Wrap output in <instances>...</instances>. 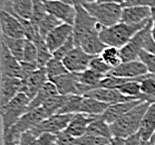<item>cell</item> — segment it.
<instances>
[{
    "label": "cell",
    "mask_w": 155,
    "mask_h": 145,
    "mask_svg": "<svg viewBox=\"0 0 155 145\" xmlns=\"http://www.w3.org/2000/svg\"><path fill=\"white\" fill-rule=\"evenodd\" d=\"M108 104L103 102H99L97 99L91 98L87 96H83L81 103V108H79V114H87V115H95V116H101L104 114L107 108Z\"/></svg>",
    "instance_id": "cb8c5ba5"
},
{
    "label": "cell",
    "mask_w": 155,
    "mask_h": 145,
    "mask_svg": "<svg viewBox=\"0 0 155 145\" xmlns=\"http://www.w3.org/2000/svg\"><path fill=\"white\" fill-rule=\"evenodd\" d=\"M152 18V8L147 6H126L123 8L120 22L137 25L148 21Z\"/></svg>",
    "instance_id": "9a60e30c"
},
{
    "label": "cell",
    "mask_w": 155,
    "mask_h": 145,
    "mask_svg": "<svg viewBox=\"0 0 155 145\" xmlns=\"http://www.w3.org/2000/svg\"><path fill=\"white\" fill-rule=\"evenodd\" d=\"M134 1H135V0H124L123 7H126V6H132Z\"/></svg>",
    "instance_id": "681fc988"
},
{
    "label": "cell",
    "mask_w": 155,
    "mask_h": 145,
    "mask_svg": "<svg viewBox=\"0 0 155 145\" xmlns=\"http://www.w3.org/2000/svg\"><path fill=\"white\" fill-rule=\"evenodd\" d=\"M142 141L143 140L141 138L140 134L136 133V134L132 135V136H130V137H127L125 140V145H141Z\"/></svg>",
    "instance_id": "b9f144b4"
},
{
    "label": "cell",
    "mask_w": 155,
    "mask_h": 145,
    "mask_svg": "<svg viewBox=\"0 0 155 145\" xmlns=\"http://www.w3.org/2000/svg\"><path fill=\"white\" fill-rule=\"evenodd\" d=\"M75 47H76V46H75L74 34H73V36H71L67 41L64 44V45L60 47V48H58V49H57L56 51L53 54V55H54V57H55V58H57V59L63 60L65 57L67 56L68 54L71 53V50L74 49Z\"/></svg>",
    "instance_id": "d590c367"
},
{
    "label": "cell",
    "mask_w": 155,
    "mask_h": 145,
    "mask_svg": "<svg viewBox=\"0 0 155 145\" xmlns=\"http://www.w3.org/2000/svg\"><path fill=\"white\" fill-rule=\"evenodd\" d=\"M152 25H153V22H152L151 19L147 25L132 38L130 43H127L125 46L120 48V53L123 63L132 61V60H137L140 58V54L142 53V50L144 49L143 47H144L145 36H146L148 30L152 28Z\"/></svg>",
    "instance_id": "ba28073f"
},
{
    "label": "cell",
    "mask_w": 155,
    "mask_h": 145,
    "mask_svg": "<svg viewBox=\"0 0 155 145\" xmlns=\"http://www.w3.org/2000/svg\"><path fill=\"white\" fill-rule=\"evenodd\" d=\"M48 79L46 69L45 68H38L35 73H32L29 77L22 79V87L21 93H24L28 96L30 99H34L38 92L42 88V86L46 84Z\"/></svg>",
    "instance_id": "5bb4252c"
},
{
    "label": "cell",
    "mask_w": 155,
    "mask_h": 145,
    "mask_svg": "<svg viewBox=\"0 0 155 145\" xmlns=\"http://www.w3.org/2000/svg\"><path fill=\"white\" fill-rule=\"evenodd\" d=\"M85 96L91 97V98L97 99L99 102L106 103L108 105H113L116 103L120 102H128V101H134L127 96L123 95L118 89H108V88H95L88 92Z\"/></svg>",
    "instance_id": "ffe728a7"
},
{
    "label": "cell",
    "mask_w": 155,
    "mask_h": 145,
    "mask_svg": "<svg viewBox=\"0 0 155 145\" xmlns=\"http://www.w3.org/2000/svg\"><path fill=\"white\" fill-rule=\"evenodd\" d=\"M37 140L39 145H57V135L53 133H42Z\"/></svg>",
    "instance_id": "ab89813d"
},
{
    "label": "cell",
    "mask_w": 155,
    "mask_h": 145,
    "mask_svg": "<svg viewBox=\"0 0 155 145\" xmlns=\"http://www.w3.org/2000/svg\"><path fill=\"white\" fill-rule=\"evenodd\" d=\"M46 73H47V76H48V79H53V78H56V77H59L61 75H65L69 73L67 71V68L65 67V65H64L63 60H59L53 57L50 61L48 64L46 65Z\"/></svg>",
    "instance_id": "1f68e13d"
},
{
    "label": "cell",
    "mask_w": 155,
    "mask_h": 145,
    "mask_svg": "<svg viewBox=\"0 0 155 145\" xmlns=\"http://www.w3.org/2000/svg\"><path fill=\"white\" fill-rule=\"evenodd\" d=\"M4 145H20V141H14V140H2Z\"/></svg>",
    "instance_id": "7dc6e473"
},
{
    "label": "cell",
    "mask_w": 155,
    "mask_h": 145,
    "mask_svg": "<svg viewBox=\"0 0 155 145\" xmlns=\"http://www.w3.org/2000/svg\"><path fill=\"white\" fill-rule=\"evenodd\" d=\"M45 6L48 14L68 25H74L76 18V7L64 2L61 0H45Z\"/></svg>",
    "instance_id": "9c48e42d"
},
{
    "label": "cell",
    "mask_w": 155,
    "mask_h": 145,
    "mask_svg": "<svg viewBox=\"0 0 155 145\" xmlns=\"http://www.w3.org/2000/svg\"><path fill=\"white\" fill-rule=\"evenodd\" d=\"M150 105L151 104L148 102H142L133 110H130L128 113L125 114L124 116L118 118L116 122L110 124L109 126H110L112 135L115 137L127 138L138 133L142 120Z\"/></svg>",
    "instance_id": "3957f363"
},
{
    "label": "cell",
    "mask_w": 155,
    "mask_h": 145,
    "mask_svg": "<svg viewBox=\"0 0 155 145\" xmlns=\"http://www.w3.org/2000/svg\"><path fill=\"white\" fill-rule=\"evenodd\" d=\"M148 21L137 24V25H128V24L120 21L118 24L110 26V27H103V29L99 32V38L106 46L116 47L120 49L127 43H130L132 38L147 25Z\"/></svg>",
    "instance_id": "7a4b0ae2"
},
{
    "label": "cell",
    "mask_w": 155,
    "mask_h": 145,
    "mask_svg": "<svg viewBox=\"0 0 155 145\" xmlns=\"http://www.w3.org/2000/svg\"><path fill=\"white\" fill-rule=\"evenodd\" d=\"M107 145H112V144H110V142H109V143H108V144H107Z\"/></svg>",
    "instance_id": "f5cc1de1"
},
{
    "label": "cell",
    "mask_w": 155,
    "mask_h": 145,
    "mask_svg": "<svg viewBox=\"0 0 155 145\" xmlns=\"http://www.w3.org/2000/svg\"><path fill=\"white\" fill-rule=\"evenodd\" d=\"M51 83L55 84L59 95H81L85 96L88 92H91L92 88L88 86L79 83L77 77V73H67L61 75L59 77L50 79Z\"/></svg>",
    "instance_id": "8992f818"
},
{
    "label": "cell",
    "mask_w": 155,
    "mask_h": 145,
    "mask_svg": "<svg viewBox=\"0 0 155 145\" xmlns=\"http://www.w3.org/2000/svg\"><path fill=\"white\" fill-rule=\"evenodd\" d=\"M97 117L98 116L87 115V114H74L71 123L68 124L67 128L65 131L76 138L81 137V136H84L87 133L89 124Z\"/></svg>",
    "instance_id": "44dd1931"
},
{
    "label": "cell",
    "mask_w": 155,
    "mask_h": 145,
    "mask_svg": "<svg viewBox=\"0 0 155 145\" xmlns=\"http://www.w3.org/2000/svg\"><path fill=\"white\" fill-rule=\"evenodd\" d=\"M37 58H38V49L36 44L31 40L26 39L25 51H24V61L28 63H36L37 64Z\"/></svg>",
    "instance_id": "e575fe53"
},
{
    "label": "cell",
    "mask_w": 155,
    "mask_h": 145,
    "mask_svg": "<svg viewBox=\"0 0 155 145\" xmlns=\"http://www.w3.org/2000/svg\"><path fill=\"white\" fill-rule=\"evenodd\" d=\"M155 132V104H151L142 120L138 134L143 141H150Z\"/></svg>",
    "instance_id": "603a6c76"
},
{
    "label": "cell",
    "mask_w": 155,
    "mask_h": 145,
    "mask_svg": "<svg viewBox=\"0 0 155 145\" xmlns=\"http://www.w3.org/2000/svg\"><path fill=\"white\" fill-rule=\"evenodd\" d=\"M110 142L109 138L103 137V136H97L93 134H86L81 137L76 138L77 145H107Z\"/></svg>",
    "instance_id": "d6a6232c"
},
{
    "label": "cell",
    "mask_w": 155,
    "mask_h": 145,
    "mask_svg": "<svg viewBox=\"0 0 155 145\" xmlns=\"http://www.w3.org/2000/svg\"><path fill=\"white\" fill-rule=\"evenodd\" d=\"M141 145H150V142L148 141H142Z\"/></svg>",
    "instance_id": "816d5d0a"
},
{
    "label": "cell",
    "mask_w": 155,
    "mask_h": 145,
    "mask_svg": "<svg viewBox=\"0 0 155 145\" xmlns=\"http://www.w3.org/2000/svg\"><path fill=\"white\" fill-rule=\"evenodd\" d=\"M0 68H1V75L20 78L21 61H19L10 53L7 45L2 41L0 47Z\"/></svg>",
    "instance_id": "4fadbf2b"
},
{
    "label": "cell",
    "mask_w": 155,
    "mask_h": 145,
    "mask_svg": "<svg viewBox=\"0 0 155 145\" xmlns=\"http://www.w3.org/2000/svg\"><path fill=\"white\" fill-rule=\"evenodd\" d=\"M73 116H74V114H55L53 116L46 118L45 120H42L41 123L38 124L30 132L36 137H38L42 133L58 134L59 132H63L67 128Z\"/></svg>",
    "instance_id": "52a82bcc"
},
{
    "label": "cell",
    "mask_w": 155,
    "mask_h": 145,
    "mask_svg": "<svg viewBox=\"0 0 155 145\" xmlns=\"http://www.w3.org/2000/svg\"><path fill=\"white\" fill-rule=\"evenodd\" d=\"M20 145H39V143L35 135L32 134L30 131H28L21 135Z\"/></svg>",
    "instance_id": "60d3db41"
},
{
    "label": "cell",
    "mask_w": 155,
    "mask_h": 145,
    "mask_svg": "<svg viewBox=\"0 0 155 145\" xmlns=\"http://www.w3.org/2000/svg\"><path fill=\"white\" fill-rule=\"evenodd\" d=\"M57 95H59V93L57 91V87L55 86L54 83L48 81L45 85L42 86V88L39 91L38 94L35 96V98L31 99V102H30L28 106V110H36V108L42 106L47 101H49L50 98H53V97H55Z\"/></svg>",
    "instance_id": "7402d4cb"
},
{
    "label": "cell",
    "mask_w": 155,
    "mask_h": 145,
    "mask_svg": "<svg viewBox=\"0 0 155 145\" xmlns=\"http://www.w3.org/2000/svg\"><path fill=\"white\" fill-rule=\"evenodd\" d=\"M31 99L24 93H19L10 102L1 106V120L2 133L10 130L28 110Z\"/></svg>",
    "instance_id": "5b68a950"
},
{
    "label": "cell",
    "mask_w": 155,
    "mask_h": 145,
    "mask_svg": "<svg viewBox=\"0 0 155 145\" xmlns=\"http://www.w3.org/2000/svg\"><path fill=\"white\" fill-rule=\"evenodd\" d=\"M83 7L103 27H110L120 21L123 5L115 2H89Z\"/></svg>",
    "instance_id": "277c9868"
},
{
    "label": "cell",
    "mask_w": 155,
    "mask_h": 145,
    "mask_svg": "<svg viewBox=\"0 0 155 145\" xmlns=\"http://www.w3.org/2000/svg\"><path fill=\"white\" fill-rule=\"evenodd\" d=\"M2 9L15 17L30 20L34 11V0H7Z\"/></svg>",
    "instance_id": "d6986e66"
},
{
    "label": "cell",
    "mask_w": 155,
    "mask_h": 145,
    "mask_svg": "<svg viewBox=\"0 0 155 145\" xmlns=\"http://www.w3.org/2000/svg\"><path fill=\"white\" fill-rule=\"evenodd\" d=\"M96 2H115V4L123 5L124 0H96Z\"/></svg>",
    "instance_id": "c3c4849f"
},
{
    "label": "cell",
    "mask_w": 155,
    "mask_h": 145,
    "mask_svg": "<svg viewBox=\"0 0 155 145\" xmlns=\"http://www.w3.org/2000/svg\"><path fill=\"white\" fill-rule=\"evenodd\" d=\"M144 101L141 99H134V101H128V102H120L109 105L108 108L102 114L101 116L107 124H113L114 122H116L118 118L124 116L126 113H128L130 110H133L135 106H137L138 104H141Z\"/></svg>",
    "instance_id": "ac0fdd59"
},
{
    "label": "cell",
    "mask_w": 155,
    "mask_h": 145,
    "mask_svg": "<svg viewBox=\"0 0 155 145\" xmlns=\"http://www.w3.org/2000/svg\"><path fill=\"white\" fill-rule=\"evenodd\" d=\"M38 65L36 63H28V61H21V71H20V79H26L29 77L32 73H35L38 69Z\"/></svg>",
    "instance_id": "74e56055"
},
{
    "label": "cell",
    "mask_w": 155,
    "mask_h": 145,
    "mask_svg": "<svg viewBox=\"0 0 155 145\" xmlns=\"http://www.w3.org/2000/svg\"><path fill=\"white\" fill-rule=\"evenodd\" d=\"M152 36H153V39L155 41V8H152Z\"/></svg>",
    "instance_id": "f6af8a7d"
},
{
    "label": "cell",
    "mask_w": 155,
    "mask_h": 145,
    "mask_svg": "<svg viewBox=\"0 0 155 145\" xmlns=\"http://www.w3.org/2000/svg\"><path fill=\"white\" fill-rule=\"evenodd\" d=\"M57 135V145H77L76 137L71 136L66 131L59 132Z\"/></svg>",
    "instance_id": "f35d334b"
},
{
    "label": "cell",
    "mask_w": 155,
    "mask_h": 145,
    "mask_svg": "<svg viewBox=\"0 0 155 145\" xmlns=\"http://www.w3.org/2000/svg\"><path fill=\"white\" fill-rule=\"evenodd\" d=\"M150 145H155V132L153 133V135L151 136V138H150Z\"/></svg>",
    "instance_id": "f907efd6"
},
{
    "label": "cell",
    "mask_w": 155,
    "mask_h": 145,
    "mask_svg": "<svg viewBox=\"0 0 155 145\" xmlns=\"http://www.w3.org/2000/svg\"><path fill=\"white\" fill-rule=\"evenodd\" d=\"M123 95L127 96L132 99H142L143 97V94H142V89H141V81L138 78L136 79H130L127 83H125L124 85H122L118 88Z\"/></svg>",
    "instance_id": "83f0119b"
},
{
    "label": "cell",
    "mask_w": 155,
    "mask_h": 145,
    "mask_svg": "<svg viewBox=\"0 0 155 145\" xmlns=\"http://www.w3.org/2000/svg\"><path fill=\"white\" fill-rule=\"evenodd\" d=\"M103 59L105 60V63L107 65H109L112 68L117 67L118 65H120L123 63L122 60V57H120V49L116 48V47H112V46H106L105 49L103 50L102 54L99 55Z\"/></svg>",
    "instance_id": "4dcf8cb0"
},
{
    "label": "cell",
    "mask_w": 155,
    "mask_h": 145,
    "mask_svg": "<svg viewBox=\"0 0 155 145\" xmlns=\"http://www.w3.org/2000/svg\"><path fill=\"white\" fill-rule=\"evenodd\" d=\"M144 102H148L150 104H155V89L154 92H153V94L150 96H147V97H145Z\"/></svg>",
    "instance_id": "bcb514c9"
},
{
    "label": "cell",
    "mask_w": 155,
    "mask_h": 145,
    "mask_svg": "<svg viewBox=\"0 0 155 145\" xmlns=\"http://www.w3.org/2000/svg\"><path fill=\"white\" fill-rule=\"evenodd\" d=\"M1 41L7 45L8 49L10 50V53L19 61L24 60L26 38H10V37H6V36H1Z\"/></svg>",
    "instance_id": "d4e9b609"
},
{
    "label": "cell",
    "mask_w": 155,
    "mask_h": 145,
    "mask_svg": "<svg viewBox=\"0 0 155 145\" xmlns=\"http://www.w3.org/2000/svg\"><path fill=\"white\" fill-rule=\"evenodd\" d=\"M22 79L18 77H10L6 75H1L0 83V104L4 106L10 102L11 99L21 93Z\"/></svg>",
    "instance_id": "2e32d148"
},
{
    "label": "cell",
    "mask_w": 155,
    "mask_h": 145,
    "mask_svg": "<svg viewBox=\"0 0 155 145\" xmlns=\"http://www.w3.org/2000/svg\"><path fill=\"white\" fill-rule=\"evenodd\" d=\"M37 49H38V58H37V65L39 68H45L46 65L54 57L53 53L49 50L46 44V40L44 38H39L35 41Z\"/></svg>",
    "instance_id": "f1b7e54d"
},
{
    "label": "cell",
    "mask_w": 155,
    "mask_h": 145,
    "mask_svg": "<svg viewBox=\"0 0 155 145\" xmlns=\"http://www.w3.org/2000/svg\"><path fill=\"white\" fill-rule=\"evenodd\" d=\"M60 24H63V22L60 21L59 19H57L56 17H54L53 15L50 14H47L45 17L42 18V20L40 21L38 26V30H39V34L41 36L42 38L46 40V37L49 35L50 32L53 31L54 29L58 27Z\"/></svg>",
    "instance_id": "f546056e"
},
{
    "label": "cell",
    "mask_w": 155,
    "mask_h": 145,
    "mask_svg": "<svg viewBox=\"0 0 155 145\" xmlns=\"http://www.w3.org/2000/svg\"><path fill=\"white\" fill-rule=\"evenodd\" d=\"M76 11V18L73 25L75 46L81 47L92 56H99L106 47L99 38L103 26L83 6H77Z\"/></svg>",
    "instance_id": "6da1fadb"
},
{
    "label": "cell",
    "mask_w": 155,
    "mask_h": 145,
    "mask_svg": "<svg viewBox=\"0 0 155 145\" xmlns=\"http://www.w3.org/2000/svg\"><path fill=\"white\" fill-rule=\"evenodd\" d=\"M87 133L88 134L97 135V136H103V137L109 138V140L113 137L109 124L106 123L105 120L102 118V116H98L89 124Z\"/></svg>",
    "instance_id": "4316f807"
},
{
    "label": "cell",
    "mask_w": 155,
    "mask_h": 145,
    "mask_svg": "<svg viewBox=\"0 0 155 145\" xmlns=\"http://www.w3.org/2000/svg\"><path fill=\"white\" fill-rule=\"evenodd\" d=\"M150 74L147 68L141 60H132L122 63L117 67L112 68V71L108 75H113L116 77L127 78V79H136V78L143 77L145 75Z\"/></svg>",
    "instance_id": "8fae6325"
},
{
    "label": "cell",
    "mask_w": 155,
    "mask_h": 145,
    "mask_svg": "<svg viewBox=\"0 0 155 145\" xmlns=\"http://www.w3.org/2000/svg\"><path fill=\"white\" fill-rule=\"evenodd\" d=\"M89 68H92L93 71H97V73L104 75V76L108 75L112 71V67L106 64L105 60L103 59L101 56L93 57V59L91 60V64H89Z\"/></svg>",
    "instance_id": "836d02e7"
},
{
    "label": "cell",
    "mask_w": 155,
    "mask_h": 145,
    "mask_svg": "<svg viewBox=\"0 0 155 145\" xmlns=\"http://www.w3.org/2000/svg\"><path fill=\"white\" fill-rule=\"evenodd\" d=\"M61 1L68 5H71L74 7H77V6H84V5L89 4V2H95L96 0H61Z\"/></svg>",
    "instance_id": "7bdbcfd3"
},
{
    "label": "cell",
    "mask_w": 155,
    "mask_h": 145,
    "mask_svg": "<svg viewBox=\"0 0 155 145\" xmlns=\"http://www.w3.org/2000/svg\"><path fill=\"white\" fill-rule=\"evenodd\" d=\"M132 6H147L155 8V0H135Z\"/></svg>",
    "instance_id": "ee69618b"
},
{
    "label": "cell",
    "mask_w": 155,
    "mask_h": 145,
    "mask_svg": "<svg viewBox=\"0 0 155 145\" xmlns=\"http://www.w3.org/2000/svg\"><path fill=\"white\" fill-rule=\"evenodd\" d=\"M74 34V27L68 24H60L46 37V44L51 53H55L58 48L67 41Z\"/></svg>",
    "instance_id": "e0dca14e"
},
{
    "label": "cell",
    "mask_w": 155,
    "mask_h": 145,
    "mask_svg": "<svg viewBox=\"0 0 155 145\" xmlns=\"http://www.w3.org/2000/svg\"><path fill=\"white\" fill-rule=\"evenodd\" d=\"M92 55L87 54L81 47H75L71 53L63 59L65 67L69 73H81L89 68L91 60L93 59Z\"/></svg>",
    "instance_id": "30bf717a"
},
{
    "label": "cell",
    "mask_w": 155,
    "mask_h": 145,
    "mask_svg": "<svg viewBox=\"0 0 155 145\" xmlns=\"http://www.w3.org/2000/svg\"><path fill=\"white\" fill-rule=\"evenodd\" d=\"M0 25L2 36L10 38H26L25 28L20 20L4 9L0 11Z\"/></svg>",
    "instance_id": "7c38bea8"
},
{
    "label": "cell",
    "mask_w": 155,
    "mask_h": 145,
    "mask_svg": "<svg viewBox=\"0 0 155 145\" xmlns=\"http://www.w3.org/2000/svg\"><path fill=\"white\" fill-rule=\"evenodd\" d=\"M138 59L146 66L150 74L155 75V55L148 53L146 50H142Z\"/></svg>",
    "instance_id": "8d00e7d4"
},
{
    "label": "cell",
    "mask_w": 155,
    "mask_h": 145,
    "mask_svg": "<svg viewBox=\"0 0 155 145\" xmlns=\"http://www.w3.org/2000/svg\"><path fill=\"white\" fill-rule=\"evenodd\" d=\"M77 77L79 83L88 86V87H91L93 91V89L95 88H98L99 83L102 81V79L105 76L97 73V71H93L92 68H88V69L81 71V73H77Z\"/></svg>",
    "instance_id": "484cf974"
}]
</instances>
